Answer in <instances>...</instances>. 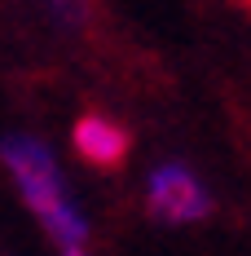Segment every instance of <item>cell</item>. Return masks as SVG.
<instances>
[{
    "mask_svg": "<svg viewBox=\"0 0 251 256\" xmlns=\"http://www.w3.org/2000/svg\"><path fill=\"white\" fill-rule=\"evenodd\" d=\"M0 159L13 172V181L22 190V199L31 204V212L40 216V226L53 234V243L79 248L88 226H84V216H79L75 208L66 204V186H62V172H57L53 154L40 142H31V137H4Z\"/></svg>",
    "mask_w": 251,
    "mask_h": 256,
    "instance_id": "cell-1",
    "label": "cell"
},
{
    "mask_svg": "<svg viewBox=\"0 0 251 256\" xmlns=\"http://www.w3.org/2000/svg\"><path fill=\"white\" fill-rule=\"evenodd\" d=\"M150 212L159 221L185 226V221H203L212 212V199H207L203 181L190 168L163 164V168H154V177H150Z\"/></svg>",
    "mask_w": 251,
    "mask_h": 256,
    "instance_id": "cell-2",
    "label": "cell"
},
{
    "mask_svg": "<svg viewBox=\"0 0 251 256\" xmlns=\"http://www.w3.org/2000/svg\"><path fill=\"white\" fill-rule=\"evenodd\" d=\"M75 150L97 168H115L128 154V132L110 120H101V115H88L75 124Z\"/></svg>",
    "mask_w": 251,
    "mask_h": 256,
    "instance_id": "cell-3",
    "label": "cell"
},
{
    "mask_svg": "<svg viewBox=\"0 0 251 256\" xmlns=\"http://www.w3.org/2000/svg\"><path fill=\"white\" fill-rule=\"evenodd\" d=\"M49 4L62 14V18H75V14H79V0H49Z\"/></svg>",
    "mask_w": 251,
    "mask_h": 256,
    "instance_id": "cell-4",
    "label": "cell"
},
{
    "mask_svg": "<svg viewBox=\"0 0 251 256\" xmlns=\"http://www.w3.org/2000/svg\"><path fill=\"white\" fill-rule=\"evenodd\" d=\"M66 256H84V252H79V248H66Z\"/></svg>",
    "mask_w": 251,
    "mask_h": 256,
    "instance_id": "cell-5",
    "label": "cell"
}]
</instances>
